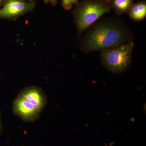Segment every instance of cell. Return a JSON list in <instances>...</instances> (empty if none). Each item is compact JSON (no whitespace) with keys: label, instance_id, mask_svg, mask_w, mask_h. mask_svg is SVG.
<instances>
[{"label":"cell","instance_id":"6da1fadb","mask_svg":"<svg viewBox=\"0 0 146 146\" xmlns=\"http://www.w3.org/2000/svg\"><path fill=\"white\" fill-rule=\"evenodd\" d=\"M132 42L128 28L116 19L108 18L95 24L80 41L83 52H90L116 48Z\"/></svg>","mask_w":146,"mask_h":146},{"label":"cell","instance_id":"7a4b0ae2","mask_svg":"<svg viewBox=\"0 0 146 146\" xmlns=\"http://www.w3.org/2000/svg\"><path fill=\"white\" fill-rule=\"evenodd\" d=\"M110 0H83L72 11L78 34L92 25L112 9Z\"/></svg>","mask_w":146,"mask_h":146},{"label":"cell","instance_id":"3957f363","mask_svg":"<svg viewBox=\"0 0 146 146\" xmlns=\"http://www.w3.org/2000/svg\"><path fill=\"white\" fill-rule=\"evenodd\" d=\"M134 46L132 41L116 48L102 51L101 58L103 65L114 74L126 71L131 63Z\"/></svg>","mask_w":146,"mask_h":146},{"label":"cell","instance_id":"277c9868","mask_svg":"<svg viewBox=\"0 0 146 146\" xmlns=\"http://www.w3.org/2000/svg\"><path fill=\"white\" fill-rule=\"evenodd\" d=\"M35 2L5 0L0 8V19L15 20L34 10Z\"/></svg>","mask_w":146,"mask_h":146},{"label":"cell","instance_id":"5b68a950","mask_svg":"<svg viewBox=\"0 0 146 146\" xmlns=\"http://www.w3.org/2000/svg\"><path fill=\"white\" fill-rule=\"evenodd\" d=\"M13 113L27 122H32L39 119L41 111L25 99L17 96L13 104Z\"/></svg>","mask_w":146,"mask_h":146},{"label":"cell","instance_id":"8992f818","mask_svg":"<svg viewBox=\"0 0 146 146\" xmlns=\"http://www.w3.org/2000/svg\"><path fill=\"white\" fill-rule=\"evenodd\" d=\"M42 112L47 104V98L44 91L40 87L32 86L23 89L18 94Z\"/></svg>","mask_w":146,"mask_h":146},{"label":"cell","instance_id":"52a82bcc","mask_svg":"<svg viewBox=\"0 0 146 146\" xmlns=\"http://www.w3.org/2000/svg\"><path fill=\"white\" fill-rule=\"evenodd\" d=\"M131 19L138 22L144 20L146 17V3L145 1H140L133 3L127 12Z\"/></svg>","mask_w":146,"mask_h":146},{"label":"cell","instance_id":"ba28073f","mask_svg":"<svg viewBox=\"0 0 146 146\" xmlns=\"http://www.w3.org/2000/svg\"><path fill=\"white\" fill-rule=\"evenodd\" d=\"M111 7L118 15L127 13L134 3V0H110Z\"/></svg>","mask_w":146,"mask_h":146},{"label":"cell","instance_id":"9c48e42d","mask_svg":"<svg viewBox=\"0 0 146 146\" xmlns=\"http://www.w3.org/2000/svg\"><path fill=\"white\" fill-rule=\"evenodd\" d=\"M61 5L65 10H70L73 5H77L79 3V0H61Z\"/></svg>","mask_w":146,"mask_h":146},{"label":"cell","instance_id":"30bf717a","mask_svg":"<svg viewBox=\"0 0 146 146\" xmlns=\"http://www.w3.org/2000/svg\"><path fill=\"white\" fill-rule=\"evenodd\" d=\"M44 2L48 4L50 3L53 6H56L57 4V0H44Z\"/></svg>","mask_w":146,"mask_h":146},{"label":"cell","instance_id":"8fae6325","mask_svg":"<svg viewBox=\"0 0 146 146\" xmlns=\"http://www.w3.org/2000/svg\"><path fill=\"white\" fill-rule=\"evenodd\" d=\"M3 125L1 121V112L0 111V134L2 132Z\"/></svg>","mask_w":146,"mask_h":146},{"label":"cell","instance_id":"7c38bea8","mask_svg":"<svg viewBox=\"0 0 146 146\" xmlns=\"http://www.w3.org/2000/svg\"><path fill=\"white\" fill-rule=\"evenodd\" d=\"M5 1V0H0V8L2 6L3 3Z\"/></svg>","mask_w":146,"mask_h":146},{"label":"cell","instance_id":"4fadbf2b","mask_svg":"<svg viewBox=\"0 0 146 146\" xmlns=\"http://www.w3.org/2000/svg\"><path fill=\"white\" fill-rule=\"evenodd\" d=\"M28 2H35V0H25Z\"/></svg>","mask_w":146,"mask_h":146},{"label":"cell","instance_id":"5bb4252c","mask_svg":"<svg viewBox=\"0 0 146 146\" xmlns=\"http://www.w3.org/2000/svg\"><path fill=\"white\" fill-rule=\"evenodd\" d=\"M1 72H0V77H1Z\"/></svg>","mask_w":146,"mask_h":146}]
</instances>
